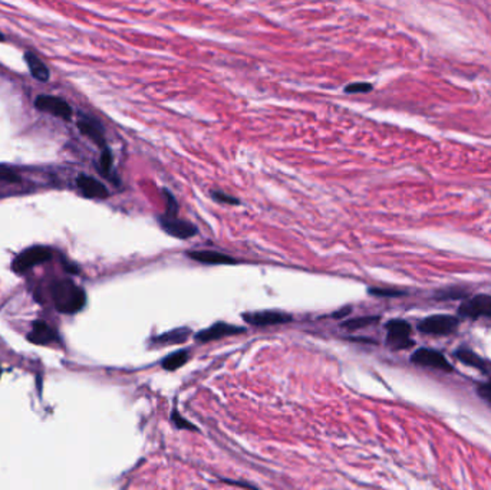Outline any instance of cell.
I'll use <instances>...</instances> for the list:
<instances>
[{"instance_id": "obj_1", "label": "cell", "mask_w": 491, "mask_h": 490, "mask_svg": "<svg viewBox=\"0 0 491 490\" xmlns=\"http://www.w3.org/2000/svg\"><path fill=\"white\" fill-rule=\"evenodd\" d=\"M52 298L55 308L62 314H77L87 302L84 289L70 281L55 282L52 285Z\"/></svg>"}, {"instance_id": "obj_2", "label": "cell", "mask_w": 491, "mask_h": 490, "mask_svg": "<svg viewBox=\"0 0 491 490\" xmlns=\"http://www.w3.org/2000/svg\"><path fill=\"white\" fill-rule=\"evenodd\" d=\"M52 257V252L45 246H33L20 253L13 262V271L16 274H25L33 267L41 265Z\"/></svg>"}, {"instance_id": "obj_3", "label": "cell", "mask_w": 491, "mask_h": 490, "mask_svg": "<svg viewBox=\"0 0 491 490\" xmlns=\"http://www.w3.org/2000/svg\"><path fill=\"white\" fill-rule=\"evenodd\" d=\"M460 321L451 315H433L418 324V329L430 335H448L454 332Z\"/></svg>"}, {"instance_id": "obj_4", "label": "cell", "mask_w": 491, "mask_h": 490, "mask_svg": "<svg viewBox=\"0 0 491 490\" xmlns=\"http://www.w3.org/2000/svg\"><path fill=\"white\" fill-rule=\"evenodd\" d=\"M387 329H388L387 344L392 350H406L414 345V341L409 339L411 326L408 322L401 319H394L387 324Z\"/></svg>"}, {"instance_id": "obj_5", "label": "cell", "mask_w": 491, "mask_h": 490, "mask_svg": "<svg viewBox=\"0 0 491 490\" xmlns=\"http://www.w3.org/2000/svg\"><path fill=\"white\" fill-rule=\"evenodd\" d=\"M161 228L164 232H167L170 236L178 238V239H190L194 235H197V228L190 223L178 219L177 216H167L163 214L159 219Z\"/></svg>"}, {"instance_id": "obj_6", "label": "cell", "mask_w": 491, "mask_h": 490, "mask_svg": "<svg viewBox=\"0 0 491 490\" xmlns=\"http://www.w3.org/2000/svg\"><path fill=\"white\" fill-rule=\"evenodd\" d=\"M35 106H36V109H39L42 112H48V114H52V116L59 117V118L66 120V121L72 118L70 105L58 97H52V95L36 97Z\"/></svg>"}, {"instance_id": "obj_7", "label": "cell", "mask_w": 491, "mask_h": 490, "mask_svg": "<svg viewBox=\"0 0 491 490\" xmlns=\"http://www.w3.org/2000/svg\"><path fill=\"white\" fill-rule=\"evenodd\" d=\"M411 362L421 365V367H430L434 369H440L444 372H451L452 371V365L447 361V358L434 350H428V348H420L415 351L411 357Z\"/></svg>"}, {"instance_id": "obj_8", "label": "cell", "mask_w": 491, "mask_h": 490, "mask_svg": "<svg viewBox=\"0 0 491 490\" xmlns=\"http://www.w3.org/2000/svg\"><path fill=\"white\" fill-rule=\"evenodd\" d=\"M459 314L466 318L478 319L483 317H491V296L477 295L461 304Z\"/></svg>"}, {"instance_id": "obj_9", "label": "cell", "mask_w": 491, "mask_h": 490, "mask_svg": "<svg viewBox=\"0 0 491 490\" xmlns=\"http://www.w3.org/2000/svg\"><path fill=\"white\" fill-rule=\"evenodd\" d=\"M244 331L246 329L242 328V326H235V325L225 324V322H217V324L211 325L210 328L196 333V341H199V343L216 341V339H220V338H224V336L243 333Z\"/></svg>"}, {"instance_id": "obj_10", "label": "cell", "mask_w": 491, "mask_h": 490, "mask_svg": "<svg viewBox=\"0 0 491 490\" xmlns=\"http://www.w3.org/2000/svg\"><path fill=\"white\" fill-rule=\"evenodd\" d=\"M243 319L254 326H268V325H278V324H286L290 322L293 318L283 312L276 311H261V312H250L244 314Z\"/></svg>"}, {"instance_id": "obj_11", "label": "cell", "mask_w": 491, "mask_h": 490, "mask_svg": "<svg viewBox=\"0 0 491 490\" xmlns=\"http://www.w3.org/2000/svg\"><path fill=\"white\" fill-rule=\"evenodd\" d=\"M77 184L85 197H89V199H106L108 197L106 187L101 181L95 180L94 177L82 174L78 177Z\"/></svg>"}, {"instance_id": "obj_12", "label": "cell", "mask_w": 491, "mask_h": 490, "mask_svg": "<svg viewBox=\"0 0 491 490\" xmlns=\"http://www.w3.org/2000/svg\"><path fill=\"white\" fill-rule=\"evenodd\" d=\"M188 257H192L196 262L204 263V265H235V263H237L236 259L214 250L190 252L188 253Z\"/></svg>"}, {"instance_id": "obj_13", "label": "cell", "mask_w": 491, "mask_h": 490, "mask_svg": "<svg viewBox=\"0 0 491 490\" xmlns=\"http://www.w3.org/2000/svg\"><path fill=\"white\" fill-rule=\"evenodd\" d=\"M27 339L30 343L36 344V345H48L51 343H54L56 339V333L54 332V329L51 326H48L45 322L42 321H36L33 324V329L32 332L27 335Z\"/></svg>"}, {"instance_id": "obj_14", "label": "cell", "mask_w": 491, "mask_h": 490, "mask_svg": "<svg viewBox=\"0 0 491 490\" xmlns=\"http://www.w3.org/2000/svg\"><path fill=\"white\" fill-rule=\"evenodd\" d=\"M78 128L80 131L89 137L95 144H98L101 148L106 147L105 144V138H104V131H102V127L101 124L94 120V118H89V117H82L80 121H78Z\"/></svg>"}, {"instance_id": "obj_15", "label": "cell", "mask_w": 491, "mask_h": 490, "mask_svg": "<svg viewBox=\"0 0 491 490\" xmlns=\"http://www.w3.org/2000/svg\"><path fill=\"white\" fill-rule=\"evenodd\" d=\"M25 61L26 65L32 73V77L41 82H48L51 80V72L48 69V66L39 59L36 54L33 52H26L25 54Z\"/></svg>"}, {"instance_id": "obj_16", "label": "cell", "mask_w": 491, "mask_h": 490, "mask_svg": "<svg viewBox=\"0 0 491 490\" xmlns=\"http://www.w3.org/2000/svg\"><path fill=\"white\" fill-rule=\"evenodd\" d=\"M188 335H190V329L188 328H178L174 331H170L167 333H163L160 336L153 338L154 345H174V344H182L187 341Z\"/></svg>"}, {"instance_id": "obj_17", "label": "cell", "mask_w": 491, "mask_h": 490, "mask_svg": "<svg viewBox=\"0 0 491 490\" xmlns=\"http://www.w3.org/2000/svg\"><path fill=\"white\" fill-rule=\"evenodd\" d=\"M456 357L464 362L466 365H470L473 368H477L480 371H487V367H485V362L473 351L470 350H459L456 351Z\"/></svg>"}, {"instance_id": "obj_18", "label": "cell", "mask_w": 491, "mask_h": 490, "mask_svg": "<svg viewBox=\"0 0 491 490\" xmlns=\"http://www.w3.org/2000/svg\"><path fill=\"white\" fill-rule=\"evenodd\" d=\"M188 360V351L182 350V351H177L171 355H168L166 360H163V368L168 369V371H174L180 367H182Z\"/></svg>"}, {"instance_id": "obj_19", "label": "cell", "mask_w": 491, "mask_h": 490, "mask_svg": "<svg viewBox=\"0 0 491 490\" xmlns=\"http://www.w3.org/2000/svg\"><path fill=\"white\" fill-rule=\"evenodd\" d=\"M378 321H380V317H362V318H354V319L345 321V322L342 324V328H347V329L355 331V329H361V328L369 326V325H372V324H376Z\"/></svg>"}, {"instance_id": "obj_20", "label": "cell", "mask_w": 491, "mask_h": 490, "mask_svg": "<svg viewBox=\"0 0 491 490\" xmlns=\"http://www.w3.org/2000/svg\"><path fill=\"white\" fill-rule=\"evenodd\" d=\"M112 161H114L112 160V153L109 152L108 147H104L102 153H101V159H99V171L102 176H105V177L111 176Z\"/></svg>"}, {"instance_id": "obj_21", "label": "cell", "mask_w": 491, "mask_h": 490, "mask_svg": "<svg viewBox=\"0 0 491 490\" xmlns=\"http://www.w3.org/2000/svg\"><path fill=\"white\" fill-rule=\"evenodd\" d=\"M368 292L373 296H385V298H397L404 296L405 292L397 290V289H383V288H369Z\"/></svg>"}, {"instance_id": "obj_22", "label": "cell", "mask_w": 491, "mask_h": 490, "mask_svg": "<svg viewBox=\"0 0 491 490\" xmlns=\"http://www.w3.org/2000/svg\"><path fill=\"white\" fill-rule=\"evenodd\" d=\"M372 90H373L372 84H368V82H355L345 87L347 94H366Z\"/></svg>"}, {"instance_id": "obj_23", "label": "cell", "mask_w": 491, "mask_h": 490, "mask_svg": "<svg viewBox=\"0 0 491 490\" xmlns=\"http://www.w3.org/2000/svg\"><path fill=\"white\" fill-rule=\"evenodd\" d=\"M171 420H173V423L175 424V427H178V429H185V430H197V427H196V426H193L190 422H187L185 419H182V417H181V414H180L177 410H174V411H173V414H171Z\"/></svg>"}, {"instance_id": "obj_24", "label": "cell", "mask_w": 491, "mask_h": 490, "mask_svg": "<svg viewBox=\"0 0 491 490\" xmlns=\"http://www.w3.org/2000/svg\"><path fill=\"white\" fill-rule=\"evenodd\" d=\"M20 177L11 169L0 167V183H18Z\"/></svg>"}, {"instance_id": "obj_25", "label": "cell", "mask_w": 491, "mask_h": 490, "mask_svg": "<svg viewBox=\"0 0 491 490\" xmlns=\"http://www.w3.org/2000/svg\"><path fill=\"white\" fill-rule=\"evenodd\" d=\"M467 293L461 289H445L442 292L437 293L438 299H459V298H464Z\"/></svg>"}, {"instance_id": "obj_26", "label": "cell", "mask_w": 491, "mask_h": 490, "mask_svg": "<svg viewBox=\"0 0 491 490\" xmlns=\"http://www.w3.org/2000/svg\"><path fill=\"white\" fill-rule=\"evenodd\" d=\"M164 196L167 199V216H177L178 213V204H177V200L174 199V196L168 192V190H164Z\"/></svg>"}, {"instance_id": "obj_27", "label": "cell", "mask_w": 491, "mask_h": 490, "mask_svg": "<svg viewBox=\"0 0 491 490\" xmlns=\"http://www.w3.org/2000/svg\"><path fill=\"white\" fill-rule=\"evenodd\" d=\"M477 394H478L483 400H485L487 403L491 404V380H488L487 383H483L481 386H478Z\"/></svg>"}, {"instance_id": "obj_28", "label": "cell", "mask_w": 491, "mask_h": 490, "mask_svg": "<svg viewBox=\"0 0 491 490\" xmlns=\"http://www.w3.org/2000/svg\"><path fill=\"white\" fill-rule=\"evenodd\" d=\"M211 196H213L214 200H217V202H220V203L239 204V200H237V199H235V197H232V196H229V195H225V193H223V192H213Z\"/></svg>"}, {"instance_id": "obj_29", "label": "cell", "mask_w": 491, "mask_h": 490, "mask_svg": "<svg viewBox=\"0 0 491 490\" xmlns=\"http://www.w3.org/2000/svg\"><path fill=\"white\" fill-rule=\"evenodd\" d=\"M351 308H344L342 311H339V312H336V314H333V317L336 318V319H341V318H347V315H349L351 314Z\"/></svg>"}, {"instance_id": "obj_30", "label": "cell", "mask_w": 491, "mask_h": 490, "mask_svg": "<svg viewBox=\"0 0 491 490\" xmlns=\"http://www.w3.org/2000/svg\"><path fill=\"white\" fill-rule=\"evenodd\" d=\"M4 41H5V36L2 32H0V42H4Z\"/></svg>"}]
</instances>
